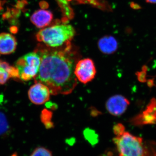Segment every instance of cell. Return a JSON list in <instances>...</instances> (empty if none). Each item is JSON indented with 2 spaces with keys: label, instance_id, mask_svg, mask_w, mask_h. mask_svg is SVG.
<instances>
[{
  "label": "cell",
  "instance_id": "obj_4",
  "mask_svg": "<svg viewBox=\"0 0 156 156\" xmlns=\"http://www.w3.org/2000/svg\"><path fill=\"white\" fill-rule=\"evenodd\" d=\"M41 63V56L36 50L20 58L16 63L19 78L22 80L27 81L36 77Z\"/></svg>",
  "mask_w": 156,
  "mask_h": 156
},
{
  "label": "cell",
  "instance_id": "obj_17",
  "mask_svg": "<svg viewBox=\"0 0 156 156\" xmlns=\"http://www.w3.org/2000/svg\"><path fill=\"white\" fill-rule=\"evenodd\" d=\"M147 2L151 4H156V0H145Z\"/></svg>",
  "mask_w": 156,
  "mask_h": 156
},
{
  "label": "cell",
  "instance_id": "obj_11",
  "mask_svg": "<svg viewBox=\"0 0 156 156\" xmlns=\"http://www.w3.org/2000/svg\"><path fill=\"white\" fill-rule=\"evenodd\" d=\"M98 45L101 52L106 54L115 53L118 48L117 40L111 36H106L101 38Z\"/></svg>",
  "mask_w": 156,
  "mask_h": 156
},
{
  "label": "cell",
  "instance_id": "obj_13",
  "mask_svg": "<svg viewBox=\"0 0 156 156\" xmlns=\"http://www.w3.org/2000/svg\"><path fill=\"white\" fill-rule=\"evenodd\" d=\"M9 125L5 115L0 112V135H3L9 130Z\"/></svg>",
  "mask_w": 156,
  "mask_h": 156
},
{
  "label": "cell",
  "instance_id": "obj_1",
  "mask_svg": "<svg viewBox=\"0 0 156 156\" xmlns=\"http://www.w3.org/2000/svg\"><path fill=\"white\" fill-rule=\"evenodd\" d=\"M35 50L41 57L36 82L47 86L53 95L72 93L77 84L74 69L78 60L70 43L58 48L39 45Z\"/></svg>",
  "mask_w": 156,
  "mask_h": 156
},
{
  "label": "cell",
  "instance_id": "obj_10",
  "mask_svg": "<svg viewBox=\"0 0 156 156\" xmlns=\"http://www.w3.org/2000/svg\"><path fill=\"white\" fill-rule=\"evenodd\" d=\"M17 41L12 35L9 33L0 34V53L9 54L16 50Z\"/></svg>",
  "mask_w": 156,
  "mask_h": 156
},
{
  "label": "cell",
  "instance_id": "obj_8",
  "mask_svg": "<svg viewBox=\"0 0 156 156\" xmlns=\"http://www.w3.org/2000/svg\"><path fill=\"white\" fill-rule=\"evenodd\" d=\"M129 105L130 102L127 98L122 95H116L108 98L105 105L110 114L119 116L125 112Z\"/></svg>",
  "mask_w": 156,
  "mask_h": 156
},
{
  "label": "cell",
  "instance_id": "obj_6",
  "mask_svg": "<svg viewBox=\"0 0 156 156\" xmlns=\"http://www.w3.org/2000/svg\"><path fill=\"white\" fill-rule=\"evenodd\" d=\"M130 122L135 126L156 125L155 98H152L144 110L132 118Z\"/></svg>",
  "mask_w": 156,
  "mask_h": 156
},
{
  "label": "cell",
  "instance_id": "obj_2",
  "mask_svg": "<svg viewBox=\"0 0 156 156\" xmlns=\"http://www.w3.org/2000/svg\"><path fill=\"white\" fill-rule=\"evenodd\" d=\"M76 31L72 26L58 24L43 29L36 35L39 42L47 47L58 48L70 43L75 35Z\"/></svg>",
  "mask_w": 156,
  "mask_h": 156
},
{
  "label": "cell",
  "instance_id": "obj_12",
  "mask_svg": "<svg viewBox=\"0 0 156 156\" xmlns=\"http://www.w3.org/2000/svg\"><path fill=\"white\" fill-rule=\"evenodd\" d=\"M12 77L19 78L17 68L11 66L7 62L0 61V85L5 83Z\"/></svg>",
  "mask_w": 156,
  "mask_h": 156
},
{
  "label": "cell",
  "instance_id": "obj_16",
  "mask_svg": "<svg viewBox=\"0 0 156 156\" xmlns=\"http://www.w3.org/2000/svg\"><path fill=\"white\" fill-rule=\"evenodd\" d=\"M126 131L125 126L122 124H119L115 125L113 128V131L115 135H119L122 133L124 131Z\"/></svg>",
  "mask_w": 156,
  "mask_h": 156
},
{
  "label": "cell",
  "instance_id": "obj_9",
  "mask_svg": "<svg viewBox=\"0 0 156 156\" xmlns=\"http://www.w3.org/2000/svg\"><path fill=\"white\" fill-rule=\"evenodd\" d=\"M53 18L51 11L41 9L35 11L31 17L30 20L38 28H44L51 23Z\"/></svg>",
  "mask_w": 156,
  "mask_h": 156
},
{
  "label": "cell",
  "instance_id": "obj_5",
  "mask_svg": "<svg viewBox=\"0 0 156 156\" xmlns=\"http://www.w3.org/2000/svg\"><path fill=\"white\" fill-rule=\"evenodd\" d=\"M74 74L77 80L86 84L95 78L96 69L94 62L91 58L78 60L75 67Z\"/></svg>",
  "mask_w": 156,
  "mask_h": 156
},
{
  "label": "cell",
  "instance_id": "obj_15",
  "mask_svg": "<svg viewBox=\"0 0 156 156\" xmlns=\"http://www.w3.org/2000/svg\"><path fill=\"white\" fill-rule=\"evenodd\" d=\"M147 71V68L146 66H143V70L141 71L136 73V75L137 76V79L141 83H145L146 82V72Z\"/></svg>",
  "mask_w": 156,
  "mask_h": 156
},
{
  "label": "cell",
  "instance_id": "obj_7",
  "mask_svg": "<svg viewBox=\"0 0 156 156\" xmlns=\"http://www.w3.org/2000/svg\"><path fill=\"white\" fill-rule=\"evenodd\" d=\"M50 94L49 88L40 82H36L28 91L30 100L33 103L38 105L47 102L50 99Z\"/></svg>",
  "mask_w": 156,
  "mask_h": 156
},
{
  "label": "cell",
  "instance_id": "obj_14",
  "mask_svg": "<svg viewBox=\"0 0 156 156\" xmlns=\"http://www.w3.org/2000/svg\"><path fill=\"white\" fill-rule=\"evenodd\" d=\"M30 156H53L52 152L49 150L43 147L37 148L33 152Z\"/></svg>",
  "mask_w": 156,
  "mask_h": 156
},
{
  "label": "cell",
  "instance_id": "obj_3",
  "mask_svg": "<svg viewBox=\"0 0 156 156\" xmlns=\"http://www.w3.org/2000/svg\"><path fill=\"white\" fill-rule=\"evenodd\" d=\"M119 156H146L147 150L141 137L124 131L113 138Z\"/></svg>",
  "mask_w": 156,
  "mask_h": 156
}]
</instances>
